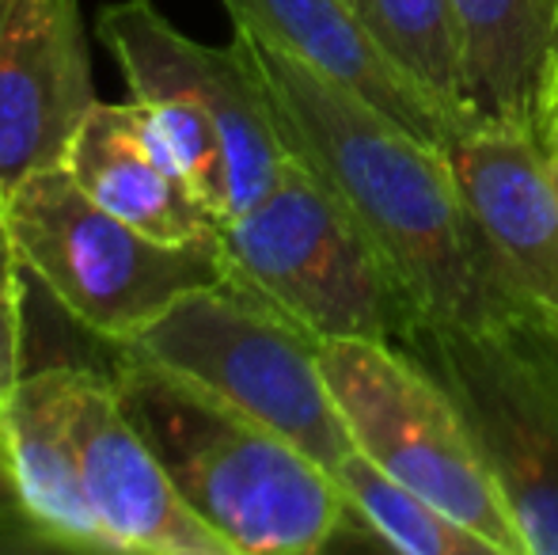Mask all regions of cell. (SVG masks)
<instances>
[{
    "mask_svg": "<svg viewBox=\"0 0 558 555\" xmlns=\"http://www.w3.org/2000/svg\"><path fill=\"white\" fill-rule=\"evenodd\" d=\"M235 43L263 84L286 153L350 209L426 324L490 331L532 319L471 217L445 148L266 38L235 27Z\"/></svg>",
    "mask_w": 558,
    "mask_h": 555,
    "instance_id": "cell-1",
    "label": "cell"
},
{
    "mask_svg": "<svg viewBox=\"0 0 558 555\" xmlns=\"http://www.w3.org/2000/svg\"><path fill=\"white\" fill-rule=\"evenodd\" d=\"M111 350L122 411L232 555H312L335 541L350 506L327 468L168 365Z\"/></svg>",
    "mask_w": 558,
    "mask_h": 555,
    "instance_id": "cell-2",
    "label": "cell"
},
{
    "mask_svg": "<svg viewBox=\"0 0 558 555\" xmlns=\"http://www.w3.org/2000/svg\"><path fill=\"white\" fill-rule=\"evenodd\" d=\"M130 104L217 221L251 209L289 160L243 46L186 38L153 0H118L96 20Z\"/></svg>",
    "mask_w": 558,
    "mask_h": 555,
    "instance_id": "cell-3",
    "label": "cell"
},
{
    "mask_svg": "<svg viewBox=\"0 0 558 555\" xmlns=\"http://www.w3.org/2000/svg\"><path fill=\"white\" fill-rule=\"evenodd\" d=\"M217 244L228 278L316 342L407 347L426 324L365 229L296 156L255 206L217 229Z\"/></svg>",
    "mask_w": 558,
    "mask_h": 555,
    "instance_id": "cell-4",
    "label": "cell"
},
{
    "mask_svg": "<svg viewBox=\"0 0 558 555\" xmlns=\"http://www.w3.org/2000/svg\"><path fill=\"white\" fill-rule=\"evenodd\" d=\"M23 270L107 347L141 335L171 301L225 278L221 244H163L104 209L65 164L27 176L4 202Z\"/></svg>",
    "mask_w": 558,
    "mask_h": 555,
    "instance_id": "cell-5",
    "label": "cell"
},
{
    "mask_svg": "<svg viewBox=\"0 0 558 555\" xmlns=\"http://www.w3.org/2000/svg\"><path fill=\"white\" fill-rule=\"evenodd\" d=\"M114 347L175 370L331 475L357 449L319 370V342L228 275L183 293L145 331Z\"/></svg>",
    "mask_w": 558,
    "mask_h": 555,
    "instance_id": "cell-6",
    "label": "cell"
},
{
    "mask_svg": "<svg viewBox=\"0 0 558 555\" xmlns=\"http://www.w3.org/2000/svg\"><path fill=\"white\" fill-rule=\"evenodd\" d=\"M319 370L353 445L373 464L475 529L498 555H529L452 393L411 350L331 339L319 342Z\"/></svg>",
    "mask_w": 558,
    "mask_h": 555,
    "instance_id": "cell-7",
    "label": "cell"
},
{
    "mask_svg": "<svg viewBox=\"0 0 558 555\" xmlns=\"http://www.w3.org/2000/svg\"><path fill=\"white\" fill-rule=\"evenodd\" d=\"M452 393L529 555H558V339L536 319L490 331L422 324L407 342Z\"/></svg>",
    "mask_w": 558,
    "mask_h": 555,
    "instance_id": "cell-8",
    "label": "cell"
},
{
    "mask_svg": "<svg viewBox=\"0 0 558 555\" xmlns=\"http://www.w3.org/2000/svg\"><path fill=\"white\" fill-rule=\"evenodd\" d=\"M76 0H0V202L69 160L96 107Z\"/></svg>",
    "mask_w": 558,
    "mask_h": 555,
    "instance_id": "cell-9",
    "label": "cell"
},
{
    "mask_svg": "<svg viewBox=\"0 0 558 555\" xmlns=\"http://www.w3.org/2000/svg\"><path fill=\"white\" fill-rule=\"evenodd\" d=\"M471 217L529 316L558 331V171L539 134L475 122L445 145Z\"/></svg>",
    "mask_w": 558,
    "mask_h": 555,
    "instance_id": "cell-10",
    "label": "cell"
},
{
    "mask_svg": "<svg viewBox=\"0 0 558 555\" xmlns=\"http://www.w3.org/2000/svg\"><path fill=\"white\" fill-rule=\"evenodd\" d=\"M73 419L84 491L114 552L232 555V548L183 503L179 487L122 411L111 373L76 365Z\"/></svg>",
    "mask_w": 558,
    "mask_h": 555,
    "instance_id": "cell-11",
    "label": "cell"
},
{
    "mask_svg": "<svg viewBox=\"0 0 558 555\" xmlns=\"http://www.w3.org/2000/svg\"><path fill=\"white\" fill-rule=\"evenodd\" d=\"M225 8L235 27L304 61L312 73L353 92L414 137L445 148L468 130L376 46L345 0H225Z\"/></svg>",
    "mask_w": 558,
    "mask_h": 555,
    "instance_id": "cell-12",
    "label": "cell"
},
{
    "mask_svg": "<svg viewBox=\"0 0 558 555\" xmlns=\"http://www.w3.org/2000/svg\"><path fill=\"white\" fill-rule=\"evenodd\" d=\"M65 168L114 217L163 244L214 240L221 221L160 153L133 104H96Z\"/></svg>",
    "mask_w": 558,
    "mask_h": 555,
    "instance_id": "cell-13",
    "label": "cell"
},
{
    "mask_svg": "<svg viewBox=\"0 0 558 555\" xmlns=\"http://www.w3.org/2000/svg\"><path fill=\"white\" fill-rule=\"evenodd\" d=\"M73 373L76 365L23 373L12 400L0 411L8 434L20 495L50 548L114 552L84 491L81 453H76L73 419Z\"/></svg>",
    "mask_w": 558,
    "mask_h": 555,
    "instance_id": "cell-14",
    "label": "cell"
},
{
    "mask_svg": "<svg viewBox=\"0 0 558 555\" xmlns=\"http://www.w3.org/2000/svg\"><path fill=\"white\" fill-rule=\"evenodd\" d=\"M475 122L536 130L558 92V0H452Z\"/></svg>",
    "mask_w": 558,
    "mask_h": 555,
    "instance_id": "cell-15",
    "label": "cell"
},
{
    "mask_svg": "<svg viewBox=\"0 0 558 555\" xmlns=\"http://www.w3.org/2000/svg\"><path fill=\"white\" fill-rule=\"evenodd\" d=\"M384 53L448 114L475 126L463 92V53L452 0H345Z\"/></svg>",
    "mask_w": 558,
    "mask_h": 555,
    "instance_id": "cell-16",
    "label": "cell"
},
{
    "mask_svg": "<svg viewBox=\"0 0 558 555\" xmlns=\"http://www.w3.org/2000/svg\"><path fill=\"white\" fill-rule=\"evenodd\" d=\"M335 483L345 495L350 514H357L388 548L407 555H498L475 529L456 521L403 480L388 475L361 449H353L338 464Z\"/></svg>",
    "mask_w": 558,
    "mask_h": 555,
    "instance_id": "cell-17",
    "label": "cell"
},
{
    "mask_svg": "<svg viewBox=\"0 0 558 555\" xmlns=\"http://www.w3.org/2000/svg\"><path fill=\"white\" fill-rule=\"evenodd\" d=\"M23 263L0 209V411L23 381Z\"/></svg>",
    "mask_w": 558,
    "mask_h": 555,
    "instance_id": "cell-18",
    "label": "cell"
},
{
    "mask_svg": "<svg viewBox=\"0 0 558 555\" xmlns=\"http://www.w3.org/2000/svg\"><path fill=\"white\" fill-rule=\"evenodd\" d=\"M20 548H50V544L38 533L35 518H31L27 503L20 495L12 449H8V434L0 426V552H20Z\"/></svg>",
    "mask_w": 558,
    "mask_h": 555,
    "instance_id": "cell-19",
    "label": "cell"
},
{
    "mask_svg": "<svg viewBox=\"0 0 558 555\" xmlns=\"http://www.w3.org/2000/svg\"><path fill=\"white\" fill-rule=\"evenodd\" d=\"M536 134H539V145L547 148V156H551V164H555V171H558V92L551 96V104H547V111H544V119H539Z\"/></svg>",
    "mask_w": 558,
    "mask_h": 555,
    "instance_id": "cell-20",
    "label": "cell"
},
{
    "mask_svg": "<svg viewBox=\"0 0 558 555\" xmlns=\"http://www.w3.org/2000/svg\"><path fill=\"white\" fill-rule=\"evenodd\" d=\"M555 339H558V331H555Z\"/></svg>",
    "mask_w": 558,
    "mask_h": 555,
    "instance_id": "cell-21",
    "label": "cell"
}]
</instances>
